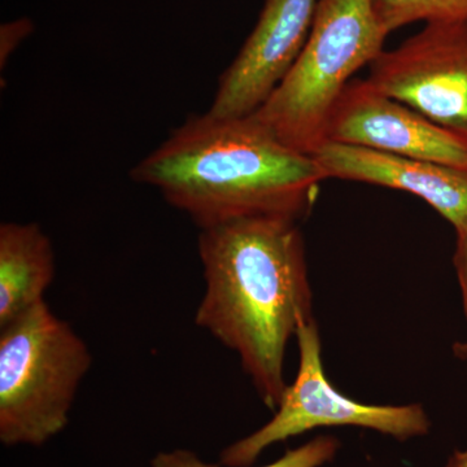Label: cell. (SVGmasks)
<instances>
[{"instance_id":"obj_15","label":"cell","mask_w":467,"mask_h":467,"mask_svg":"<svg viewBox=\"0 0 467 467\" xmlns=\"http://www.w3.org/2000/svg\"><path fill=\"white\" fill-rule=\"evenodd\" d=\"M444 467H467V448L465 450H454L448 457Z\"/></svg>"},{"instance_id":"obj_16","label":"cell","mask_w":467,"mask_h":467,"mask_svg":"<svg viewBox=\"0 0 467 467\" xmlns=\"http://www.w3.org/2000/svg\"><path fill=\"white\" fill-rule=\"evenodd\" d=\"M451 350H453L454 358L467 361V340L453 343Z\"/></svg>"},{"instance_id":"obj_5","label":"cell","mask_w":467,"mask_h":467,"mask_svg":"<svg viewBox=\"0 0 467 467\" xmlns=\"http://www.w3.org/2000/svg\"><path fill=\"white\" fill-rule=\"evenodd\" d=\"M296 340L299 368L294 382L285 387L275 416L221 451V465L251 467L272 445L321 427H359L398 441L429 435L431 420L420 404H365L335 389L326 377L316 319L300 326Z\"/></svg>"},{"instance_id":"obj_8","label":"cell","mask_w":467,"mask_h":467,"mask_svg":"<svg viewBox=\"0 0 467 467\" xmlns=\"http://www.w3.org/2000/svg\"><path fill=\"white\" fill-rule=\"evenodd\" d=\"M319 0H264L259 20L218 79L208 112L250 116L287 75L308 39Z\"/></svg>"},{"instance_id":"obj_3","label":"cell","mask_w":467,"mask_h":467,"mask_svg":"<svg viewBox=\"0 0 467 467\" xmlns=\"http://www.w3.org/2000/svg\"><path fill=\"white\" fill-rule=\"evenodd\" d=\"M374 0H319L308 39L265 103L252 113L291 149L312 156L344 88L384 51Z\"/></svg>"},{"instance_id":"obj_7","label":"cell","mask_w":467,"mask_h":467,"mask_svg":"<svg viewBox=\"0 0 467 467\" xmlns=\"http://www.w3.org/2000/svg\"><path fill=\"white\" fill-rule=\"evenodd\" d=\"M326 140L467 171V140L435 124L368 79H352L335 104Z\"/></svg>"},{"instance_id":"obj_12","label":"cell","mask_w":467,"mask_h":467,"mask_svg":"<svg viewBox=\"0 0 467 467\" xmlns=\"http://www.w3.org/2000/svg\"><path fill=\"white\" fill-rule=\"evenodd\" d=\"M387 33L416 23L467 21V0H374Z\"/></svg>"},{"instance_id":"obj_13","label":"cell","mask_w":467,"mask_h":467,"mask_svg":"<svg viewBox=\"0 0 467 467\" xmlns=\"http://www.w3.org/2000/svg\"><path fill=\"white\" fill-rule=\"evenodd\" d=\"M32 32L33 23L29 18H18L16 21L3 24L0 29V69L5 70L9 57Z\"/></svg>"},{"instance_id":"obj_14","label":"cell","mask_w":467,"mask_h":467,"mask_svg":"<svg viewBox=\"0 0 467 467\" xmlns=\"http://www.w3.org/2000/svg\"><path fill=\"white\" fill-rule=\"evenodd\" d=\"M456 250L453 254V265L461 292L463 316L467 322V220L456 229Z\"/></svg>"},{"instance_id":"obj_9","label":"cell","mask_w":467,"mask_h":467,"mask_svg":"<svg viewBox=\"0 0 467 467\" xmlns=\"http://www.w3.org/2000/svg\"><path fill=\"white\" fill-rule=\"evenodd\" d=\"M313 158L327 178L400 190L423 199L456 229L467 220V171L326 140Z\"/></svg>"},{"instance_id":"obj_6","label":"cell","mask_w":467,"mask_h":467,"mask_svg":"<svg viewBox=\"0 0 467 467\" xmlns=\"http://www.w3.org/2000/svg\"><path fill=\"white\" fill-rule=\"evenodd\" d=\"M368 67L378 90L467 140V21L425 24Z\"/></svg>"},{"instance_id":"obj_1","label":"cell","mask_w":467,"mask_h":467,"mask_svg":"<svg viewBox=\"0 0 467 467\" xmlns=\"http://www.w3.org/2000/svg\"><path fill=\"white\" fill-rule=\"evenodd\" d=\"M198 251L205 292L195 325L238 355L261 401L275 410L287 387L288 344L315 319L299 223L251 217L205 227Z\"/></svg>"},{"instance_id":"obj_4","label":"cell","mask_w":467,"mask_h":467,"mask_svg":"<svg viewBox=\"0 0 467 467\" xmlns=\"http://www.w3.org/2000/svg\"><path fill=\"white\" fill-rule=\"evenodd\" d=\"M90 349L47 301L0 327V441L42 447L63 432Z\"/></svg>"},{"instance_id":"obj_10","label":"cell","mask_w":467,"mask_h":467,"mask_svg":"<svg viewBox=\"0 0 467 467\" xmlns=\"http://www.w3.org/2000/svg\"><path fill=\"white\" fill-rule=\"evenodd\" d=\"M55 272L54 247L38 223L0 225V327L45 301Z\"/></svg>"},{"instance_id":"obj_2","label":"cell","mask_w":467,"mask_h":467,"mask_svg":"<svg viewBox=\"0 0 467 467\" xmlns=\"http://www.w3.org/2000/svg\"><path fill=\"white\" fill-rule=\"evenodd\" d=\"M199 230L251 217L299 223L326 175L313 156L291 149L254 115L190 116L130 171Z\"/></svg>"},{"instance_id":"obj_11","label":"cell","mask_w":467,"mask_h":467,"mask_svg":"<svg viewBox=\"0 0 467 467\" xmlns=\"http://www.w3.org/2000/svg\"><path fill=\"white\" fill-rule=\"evenodd\" d=\"M340 450L339 439L331 435H321L306 444L288 450L281 459L261 467H322L331 462ZM150 467H229L211 465L204 462L192 451L174 450L160 451L152 460ZM252 467V466H251Z\"/></svg>"}]
</instances>
